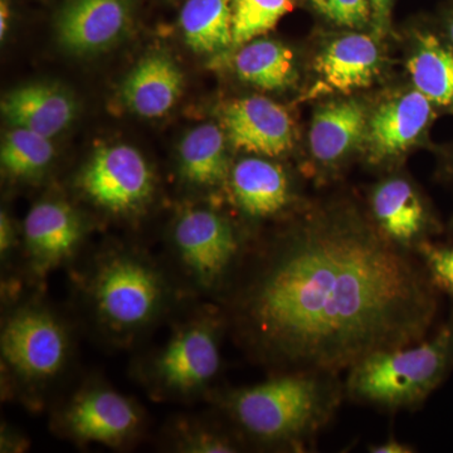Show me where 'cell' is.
Here are the masks:
<instances>
[{"instance_id":"1","label":"cell","mask_w":453,"mask_h":453,"mask_svg":"<svg viewBox=\"0 0 453 453\" xmlns=\"http://www.w3.org/2000/svg\"><path fill=\"white\" fill-rule=\"evenodd\" d=\"M440 294L418 256L377 226L350 211L321 213L251 256L225 318L273 372L340 375L431 335Z\"/></svg>"},{"instance_id":"2","label":"cell","mask_w":453,"mask_h":453,"mask_svg":"<svg viewBox=\"0 0 453 453\" xmlns=\"http://www.w3.org/2000/svg\"><path fill=\"white\" fill-rule=\"evenodd\" d=\"M344 398L339 374L294 371L228 390L219 403L241 437L258 446L301 452L326 428Z\"/></svg>"},{"instance_id":"3","label":"cell","mask_w":453,"mask_h":453,"mask_svg":"<svg viewBox=\"0 0 453 453\" xmlns=\"http://www.w3.org/2000/svg\"><path fill=\"white\" fill-rule=\"evenodd\" d=\"M453 371V311L431 335L377 351L347 372L345 398L387 412L418 410Z\"/></svg>"},{"instance_id":"4","label":"cell","mask_w":453,"mask_h":453,"mask_svg":"<svg viewBox=\"0 0 453 453\" xmlns=\"http://www.w3.org/2000/svg\"><path fill=\"white\" fill-rule=\"evenodd\" d=\"M91 267L85 283L89 312L113 342L138 338L168 308L169 283L145 255L112 249L100 253Z\"/></svg>"},{"instance_id":"5","label":"cell","mask_w":453,"mask_h":453,"mask_svg":"<svg viewBox=\"0 0 453 453\" xmlns=\"http://www.w3.org/2000/svg\"><path fill=\"white\" fill-rule=\"evenodd\" d=\"M226 324L225 315L207 311L178 325L144 365L148 388L165 399L190 398L204 392L220 371Z\"/></svg>"},{"instance_id":"6","label":"cell","mask_w":453,"mask_h":453,"mask_svg":"<svg viewBox=\"0 0 453 453\" xmlns=\"http://www.w3.org/2000/svg\"><path fill=\"white\" fill-rule=\"evenodd\" d=\"M2 365L23 388H46L64 374L73 345L64 321L46 306H20L5 319Z\"/></svg>"},{"instance_id":"7","label":"cell","mask_w":453,"mask_h":453,"mask_svg":"<svg viewBox=\"0 0 453 453\" xmlns=\"http://www.w3.org/2000/svg\"><path fill=\"white\" fill-rule=\"evenodd\" d=\"M172 241L184 273L204 291L226 286L244 257L234 225L210 208L183 211L173 226Z\"/></svg>"},{"instance_id":"8","label":"cell","mask_w":453,"mask_h":453,"mask_svg":"<svg viewBox=\"0 0 453 453\" xmlns=\"http://www.w3.org/2000/svg\"><path fill=\"white\" fill-rule=\"evenodd\" d=\"M55 427L79 443L109 447L127 445L142 426L139 405L103 383L86 384L57 412Z\"/></svg>"},{"instance_id":"9","label":"cell","mask_w":453,"mask_h":453,"mask_svg":"<svg viewBox=\"0 0 453 453\" xmlns=\"http://www.w3.org/2000/svg\"><path fill=\"white\" fill-rule=\"evenodd\" d=\"M77 187L101 210L129 216L150 202L153 170L136 149L127 145L98 149L77 177Z\"/></svg>"},{"instance_id":"10","label":"cell","mask_w":453,"mask_h":453,"mask_svg":"<svg viewBox=\"0 0 453 453\" xmlns=\"http://www.w3.org/2000/svg\"><path fill=\"white\" fill-rule=\"evenodd\" d=\"M86 234L81 214L62 199L35 203L23 223L33 275L46 277L76 255Z\"/></svg>"},{"instance_id":"11","label":"cell","mask_w":453,"mask_h":453,"mask_svg":"<svg viewBox=\"0 0 453 453\" xmlns=\"http://www.w3.org/2000/svg\"><path fill=\"white\" fill-rule=\"evenodd\" d=\"M131 22L130 0H67L57 14V40L73 55H94L121 41Z\"/></svg>"},{"instance_id":"12","label":"cell","mask_w":453,"mask_h":453,"mask_svg":"<svg viewBox=\"0 0 453 453\" xmlns=\"http://www.w3.org/2000/svg\"><path fill=\"white\" fill-rule=\"evenodd\" d=\"M222 124L231 144L249 153L281 157L294 145L290 113L267 97L234 101L223 110Z\"/></svg>"},{"instance_id":"13","label":"cell","mask_w":453,"mask_h":453,"mask_svg":"<svg viewBox=\"0 0 453 453\" xmlns=\"http://www.w3.org/2000/svg\"><path fill=\"white\" fill-rule=\"evenodd\" d=\"M374 225L387 240L414 252L432 231L431 219L421 196L410 180L389 178L374 188L371 196Z\"/></svg>"},{"instance_id":"14","label":"cell","mask_w":453,"mask_h":453,"mask_svg":"<svg viewBox=\"0 0 453 453\" xmlns=\"http://www.w3.org/2000/svg\"><path fill=\"white\" fill-rule=\"evenodd\" d=\"M0 107L12 127L50 139L67 129L77 112L73 95L55 82H33L12 89Z\"/></svg>"},{"instance_id":"15","label":"cell","mask_w":453,"mask_h":453,"mask_svg":"<svg viewBox=\"0 0 453 453\" xmlns=\"http://www.w3.org/2000/svg\"><path fill=\"white\" fill-rule=\"evenodd\" d=\"M431 116V101L417 89L381 105L366 130L372 162H383L404 153L422 135Z\"/></svg>"},{"instance_id":"16","label":"cell","mask_w":453,"mask_h":453,"mask_svg":"<svg viewBox=\"0 0 453 453\" xmlns=\"http://www.w3.org/2000/svg\"><path fill=\"white\" fill-rule=\"evenodd\" d=\"M184 77L166 53L145 56L130 71L121 86V98L131 111L142 118H160L172 110L183 92Z\"/></svg>"},{"instance_id":"17","label":"cell","mask_w":453,"mask_h":453,"mask_svg":"<svg viewBox=\"0 0 453 453\" xmlns=\"http://www.w3.org/2000/svg\"><path fill=\"white\" fill-rule=\"evenodd\" d=\"M228 179L235 205L251 219H270L290 204V181L275 163L246 157L235 164Z\"/></svg>"},{"instance_id":"18","label":"cell","mask_w":453,"mask_h":453,"mask_svg":"<svg viewBox=\"0 0 453 453\" xmlns=\"http://www.w3.org/2000/svg\"><path fill=\"white\" fill-rule=\"evenodd\" d=\"M380 65L377 43L365 35H348L333 41L315 61L316 73L325 88L344 94L371 86Z\"/></svg>"},{"instance_id":"19","label":"cell","mask_w":453,"mask_h":453,"mask_svg":"<svg viewBox=\"0 0 453 453\" xmlns=\"http://www.w3.org/2000/svg\"><path fill=\"white\" fill-rule=\"evenodd\" d=\"M368 119L362 104L339 101L316 111L310 129V149L318 162L329 165L344 157L366 136Z\"/></svg>"},{"instance_id":"20","label":"cell","mask_w":453,"mask_h":453,"mask_svg":"<svg viewBox=\"0 0 453 453\" xmlns=\"http://www.w3.org/2000/svg\"><path fill=\"white\" fill-rule=\"evenodd\" d=\"M226 133L213 124L190 130L179 146V170L187 183L196 188H216L231 174Z\"/></svg>"},{"instance_id":"21","label":"cell","mask_w":453,"mask_h":453,"mask_svg":"<svg viewBox=\"0 0 453 453\" xmlns=\"http://www.w3.org/2000/svg\"><path fill=\"white\" fill-rule=\"evenodd\" d=\"M234 0H188L180 12V28L186 43L196 53L222 52L234 46Z\"/></svg>"},{"instance_id":"22","label":"cell","mask_w":453,"mask_h":453,"mask_svg":"<svg viewBox=\"0 0 453 453\" xmlns=\"http://www.w3.org/2000/svg\"><path fill=\"white\" fill-rule=\"evenodd\" d=\"M234 67L242 81L262 89L288 88L296 77L291 50L271 40H253L241 46Z\"/></svg>"},{"instance_id":"23","label":"cell","mask_w":453,"mask_h":453,"mask_svg":"<svg viewBox=\"0 0 453 453\" xmlns=\"http://www.w3.org/2000/svg\"><path fill=\"white\" fill-rule=\"evenodd\" d=\"M408 70L417 91L432 104L453 107V49L436 35H423Z\"/></svg>"},{"instance_id":"24","label":"cell","mask_w":453,"mask_h":453,"mask_svg":"<svg viewBox=\"0 0 453 453\" xmlns=\"http://www.w3.org/2000/svg\"><path fill=\"white\" fill-rule=\"evenodd\" d=\"M55 148L50 138L35 131L13 127L5 134L0 149L2 168L18 180L40 178L52 163Z\"/></svg>"},{"instance_id":"25","label":"cell","mask_w":453,"mask_h":453,"mask_svg":"<svg viewBox=\"0 0 453 453\" xmlns=\"http://www.w3.org/2000/svg\"><path fill=\"white\" fill-rule=\"evenodd\" d=\"M292 0H234L232 35L234 46L241 47L275 28L292 11Z\"/></svg>"},{"instance_id":"26","label":"cell","mask_w":453,"mask_h":453,"mask_svg":"<svg viewBox=\"0 0 453 453\" xmlns=\"http://www.w3.org/2000/svg\"><path fill=\"white\" fill-rule=\"evenodd\" d=\"M175 449L187 453H231L241 449V438L202 423H184L174 434Z\"/></svg>"},{"instance_id":"27","label":"cell","mask_w":453,"mask_h":453,"mask_svg":"<svg viewBox=\"0 0 453 453\" xmlns=\"http://www.w3.org/2000/svg\"><path fill=\"white\" fill-rule=\"evenodd\" d=\"M414 253L421 259L434 288L453 299V243L428 240L419 244Z\"/></svg>"},{"instance_id":"28","label":"cell","mask_w":453,"mask_h":453,"mask_svg":"<svg viewBox=\"0 0 453 453\" xmlns=\"http://www.w3.org/2000/svg\"><path fill=\"white\" fill-rule=\"evenodd\" d=\"M312 4L327 19L348 28H365L372 20L369 0H312Z\"/></svg>"},{"instance_id":"29","label":"cell","mask_w":453,"mask_h":453,"mask_svg":"<svg viewBox=\"0 0 453 453\" xmlns=\"http://www.w3.org/2000/svg\"><path fill=\"white\" fill-rule=\"evenodd\" d=\"M372 12V25L377 35H384L388 28L393 0H369Z\"/></svg>"},{"instance_id":"30","label":"cell","mask_w":453,"mask_h":453,"mask_svg":"<svg viewBox=\"0 0 453 453\" xmlns=\"http://www.w3.org/2000/svg\"><path fill=\"white\" fill-rule=\"evenodd\" d=\"M16 244V231H14L13 223L9 219L7 211H2L0 213V253L2 258H8L9 253L14 249Z\"/></svg>"},{"instance_id":"31","label":"cell","mask_w":453,"mask_h":453,"mask_svg":"<svg viewBox=\"0 0 453 453\" xmlns=\"http://www.w3.org/2000/svg\"><path fill=\"white\" fill-rule=\"evenodd\" d=\"M368 449L372 453H412L416 451L412 446L401 442L395 438H388L384 442L369 446Z\"/></svg>"},{"instance_id":"32","label":"cell","mask_w":453,"mask_h":453,"mask_svg":"<svg viewBox=\"0 0 453 453\" xmlns=\"http://www.w3.org/2000/svg\"><path fill=\"white\" fill-rule=\"evenodd\" d=\"M9 16H11V11H9L8 2L2 0L0 2V38L2 41L4 40V35L8 32Z\"/></svg>"},{"instance_id":"33","label":"cell","mask_w":453,"mask_h":453,"mask_svg":"<svg viewBox=\"0 0 453 453\" xmlns=\"http://www.w3.org/2000/svg\"><path fill=\"white\" fill-rule=\"evenodd\" d=\"M449 37H451V41L453 43V18H452L451 23H449Z\"/></svg>"}]
</instances>
